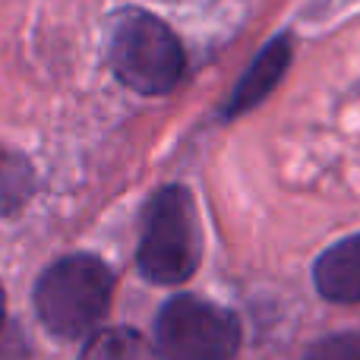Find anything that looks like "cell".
<instances>
[{
    "label": "cell",
    "mask_w": 360,
    "mask_h": 360,
    "mask_svg": "<svg viewBox=\"0 0 360 360\" xmlns=\"http://www.w3.org/2000/svg\"><path fill=\"white\" fill-rule=\"evenodd\" d=\"M114 275L98 256H63L41 272L35 285V310L57 338H82L108 313Z\"/></svg>",
    "instance_id": "1"
},
{
    "label": "cell",
    "mask_w": 360,
    "mask_h": 360,
    "mask_svg": "<svg viewBox=\"0 0 360 360\" xmlns=\"http://www.w3.org/2000/svg\"><path fill=\"white\" fill-rule=\"evenodd\" d=\"M111 70L127 89L139 95H165L184 73V48L158 16L146 10L117 13L108 44Z\"/></svg>",
    "instance_id": "2"
},
{
    "label": "cell",
    "mask_w": 360,
    "mask_h": 360,
    "mask_svg": "<svg viewBox=\"0 0 360 360\" xmlns=\"http://www.w3.org/2000/svg\"><path fill=\"white\" fill-rule=\"evenodd\" d=\"M202 234L199 215L186 186H165L155 193L146 215L143 243L136 253V266L155 285H180L199 266Z\"/></svg>",
    "instance_id": "3"
},
{
    "label": "cell",
    "mask_w": 360,
    "mask_h": 360,
    "mask_svg": "<svg viewBox=\"0 0 360 360\" xmlns=\"http://www.w3.org/2000/svg\"><path fill=\"white\" fill-rule=\"evenodd\" d=\"M155 342L165 360H234L240 348V323L212 300L180 294L158 313Z\"/></svg>",
    "instance_id": "4"
},
{
    "label": "cell",
    "mask_w": 360,
    "mask_h": 360,
    "mask_svg": "<svg viewBox=\"0 0 360 360\" xmlns=\"http://www.w3.org/2000/svg\"><path fill=\"white\" fill-rule=\"evenodd\" d=\"M288 63H291V41L288 38H275L256 54V60L250 63V70L240 76V82L234 86L228 105H224V117H237V114L256 108L285 76Z\"/></svg>",
    "instance_id": "5"
},
{
    "label": "cell",
    "mask_w": 360,
    "mask_h": 360,
    "mask_svg": "<svg viewBox=\"0 0 360 360\" xmlns=\"http://www.w3.org/2000/svg\"><path fill=\"white\" fill-rule=\"evenodd\" d=\"M316 291L335 304H357L360 300V234L345 237L329 247L313 266Z\"/></svg>",
    "instance_id": "6"
},
{
    "label": "cell",
    "mask_w": 360,
    "mask_h": 360,
    "mask_svg": "<svg viewBox=\"0 0 360 360\" xmlns=\"http://www.w3.org/2000/svg\"><path fill=\"white\" fill-rule=\"evenodd\" d=\"M79 360H158V351L136 329H101L92 332Z\"/></svg>",
    "instance_id": "7"
},
{
    "label": "cell",
    "mask_w": 360,
    "mask_h": 360,
    "mask_svg": "<svg viewBox=\"0 0 360 360\" xmlns=\"http://www.w3.org/2000/svg\"><path fill=\"white\" fill-rule=\"evenodd\" d=\"M307 360H360V345L357 338H348V335L326 338V342H319L310 351Z\"/></svg>",
    "instance_id": "8"
},
{
    "label": "cell",
    "mask_w": 360,
    "mask_h": 360,
    "mask_svg": "<svg viewBox=\"0 0 360 360\" xmlns=\"http://www.w3.org/2000/svg\"><path fill=\"white\" fill-rule=\"evenodd\" d=\"M4 319H6V297H4V288H0V332H4Z\"/></svg>",
    "instance_id": "9"
}]
</instances>
